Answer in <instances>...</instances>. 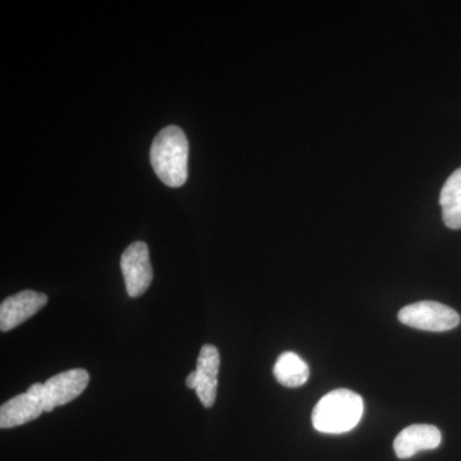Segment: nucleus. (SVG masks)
<instances>
[{"label":"nucleus","mask_w":461,"mask_h":461,"mask_svg":"<svg viewBox=\"0 0 461 461\" xmlns=\"http://www.w3.org/2000/svg\"><path fill=\"white\" fill-rule=\"evenodd\" d=\"M48 303L45 294L32 290L21 291L16 295L9 296L0 305V330L8 332L16 329L44 308Z\"/></svg>","instance_id":"nucleus-8"},{"label":"nucleus","mask_w":461,"mask_h":461,"mask_svg":"<svg viewBox=\"0 0 461 461\" xmlns=\"http://www.w3.org/2000/svg\"><path fill=\"white\" fill-rule=\"evenodd\" d=\"M220 366L218 348L213 345H204L200 350L195 371L187 375L186 386L196 391V395L205 408L214 405Z\"/></svg>","instance_id":"nucleus-6"},{"label":"nucleus","mask_w":461,"mask_h":461,"mask_svg":"<svg viewBox=\"0 0 461 461\" xmlns=\"http://www.w3.org/2000/svg\"><path fill=\"white\" fill-rule=\"evenodd\" d=\"M442 218L448 229H461V167L446 180L439 195Z\"/></svg>","instance_id":"nucleus-10"},{"label":"nucleus","mask_w":461,"mask_h":461,"mask_svg":"<svg viewBox=\"0 0 461 461\" xmlns=\"http://www.w3.org/2000/svg\"><path fill=\"white\" fill-rule=\"evenodd\" d=\"M399 321L405 326L429 332H446L459 326L460 315L441 303L420 302L402 308Z\"/></svg>","instance_id":"nucleus-3"},{"label":"nucleus","mask_w":461,"mask_h":461,"mask_svg":"<svg viewBox=\"0 0 461 461\" xmlns=\"http://www.w3.org/2000/svg\"><path fill=\"white\" fill-rule=\"evenodd\" d=\"M439 429L429 424H414L406 427L393 441V450L400 459H409L420 451L435 450L441 445Z\"/></svg>","instance_id":"nucleus-9"},{"label":"nucleus","mask_w":461,"mask_h":461,"mask_svg":"<svg viewBox=\"0 0 461 461\" xmlns=\"http://www.w3.org/2000/svg\"><path fill=\"white\" fill-rule=\"evenodd\" d=\"M364 402L354 391L339 388L321 397L315 405L312 421L318 432L341 435L348 432L362 420Z\"/></svg>","instance_id":"nucleus-2"},{"label":"nucleus","mask_w":461,"mask_h":461,"mask_svg":"<svg viewBox=\"0 0 461 461\" xmlns=\"http://www.w3.org/2000/svg\"><path fill=\"white\" fill-rule=\"evenodd\" d=\"M41 384H32L25 393L3 403L0 408V429H14L41 417L45 411L41 399Z\"/></svg>","instance_id":"nucleus-7"},{"label":"nucleus","mask_w":461,"mask_h":461,"mask_svg":"<svg viewBox=\"0 0 461 461\" xmlns=\"http://www.w3.org/2000/svg\"><path fill=\"white\" fill-rule=\"evenodd\" d=\"M89 381V373L85 369H71L53 375L41 384V399L44 411L50 412L77 399Z\"/></svg>","instance_id":"nucleus-4"},{"label":"nucleus","mask_w":461,"mask_h":461,"mask_svg":"<svg viewBox=\"0 0 461 461\" xmlns=\"http://www.w3.org/2000/svg\"><path fill=\"white\" fill-rule=\"evenodd\" d=\"M273 375L282 386L295 388L306 384L311 371L308 364L299 355L287 351L278 357Z\"/></svg>","instance_id":"nucleus-11"},{"label":"nucleus","mask_w":461,"mask_h":461,"mask_svg":"<svg viewBox=\"0 0 461 461\" xmlns=\"http://www.w3.org/2000/svg\"><path fill=\"white\" fill-rule=\"evenodd\" d=\"M150 162L167 186L176 189L186 182L189 141L180 127L168 126L158 133L151 144Z\"/></svg>","instance_id":"nucleus-1"},{"label":"nucleus","mask_w":461,"mask_h":461,"mask_svg":"<svg viewBox=\"0 0 461 461\" xmlns=\"http://www.w3.org/2000/svg\"><path fill=\"white\" fill-rule=\"evenodd\" d=\"M121 269L127 294L131 297L141 296L153 281V268L148 245L142 241L130 245L121 257Z\"/></svg>","instance_id":"nucleus-5"}]
</instances>
